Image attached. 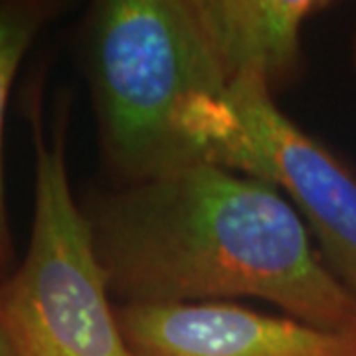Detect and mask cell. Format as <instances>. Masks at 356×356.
Returning a JSON list of instances; mask_svg holds the SVG:
<instances>
[{
  "label": "cell",
  "instance_id": "cell-1",
  "mask_svg": "<svg viewBox=\"0 0 356 356\" xmlns=\"http://www.w3.org/2000/svg\"><path fill=\"white\" fill-rule=\"evenodd\" d=\"M81 208L117 305L254 297L321 329H356V297L266 180L200 161Z\"/></svg>",
  "mask_w": 356,
  "mask_h": 356
},
{
  "label": "cell",
  "instance_id": "cell-2",
  "mask_svg": "<svg viewBox=\"0 0 356 356\" xmlns=\"http://www.w3.org/2000/svg\"><path fill=\"white\" fill-rule=\"evenodd\" d=\"M99 149L115 186L204 161L192 135L204 103L229 81L186 0H103L81 30Z\"/></svg>",
  "mask_w": 356,
  "mask_h": 356
},
{
  "label": "cell",
  "instance_id": "cell-3",
  "mask_svg": "<svg viewBox=\"0 0 356 356\" xmlns=\"http://www.w3.org/2000/svg\"><path fill=\"white\" fill-rule=\"evenodd\" d=\"M30 91L34 216L26 254L0 280V325L16 356H135L115 315L89 222L67 175L70 102L50 127Z\"/></svg>",
  "mask_w": 356,
  "mask_h": 356
},
{
  "label": "cell",
  "instance_id": "cell-4",
  "mask_svg": "<svg viewBox=\"0 0 356 356\" xmlns=\"http://www.w3.org/2000/svg\"><path fill=\"white\" fill-rule=\"evenodd\" d=\"M194 139L204 161L280 188L356 297V172L281 111L264 77L243 74L206 103Z\"/></svg>",
  "mask_w": 356,
  "mask_h": 356
},
{
  "label": "cell",
  "instance_id": "cell-5",
  "mask_svg": "<svg viewBox=\"0 0 356 356\" xmlns=\"http://www.w3.org/2000/svg\"><path fill=\"white\" fill-rule=\"evenodd\" d=\"M135 356H356V329L331 331L232 301L117 305Z\"/></svg>",
  "mask_w": 356,
  "mask_h": 356
},
{
  "label": "cell",
  "instance_id": "cell-6",
  "mask_svg": "<svg viewBox=\"0 0 356 356\" xmlns=\"http://www.w3.org/2000/svg\"><path fill=\"white\" fill-rule=\"evenodd\" d=\"M229 83L264 77L273 95L301 76L303 28L331 2L323 0H186Z\"/></svg>",
  "mask_w": 356,
  "mask_h": 356
},
{
  "label": "cell",
  "instance_id": "cell-7",
  "mask_svg": "<svg viewBox=\"0 0 356 356\" xmlns=\"http://www.w3.org/2000/svg\"><path fill=\"white\" fill-rule=\"evenodd\" d=\"M64 10V2L54 0H0V280L13 271L14 264L4 188V117L8 97L26 51Z\"/></svg>",
  "mask_w": 356,
  "mask_h": 356
},
{
  "label": "cell",
  "instance_id": "cell-8",
  "mask_svg": "<svg viewBox=\"0 0 356 356\" xmlns=\"http://www.w3.org/2000/svg\"><path fill=\"white\" fill-rule=\"evenodd\" d=\"M0 356H16L13 350V344H10L6 332L2 329V325H0Z\"/></svg>",
  "mask_w": 356,
  "mask_h": 356
},
{
  "label": "cell",
  "instance_id": "cell-9",
  "mask_svg": "<svg viewBox=\"0 0 356 356\" xmlns=\"http://www.w3.org/2000/svg\"><path fill=\"white\" fill-rule=\"evenodd\" d=\"M353 65H355V74H356V36H355V42H353Z\"/></svg>",
  "mask_w": 356,
  "mask_h": 356
}]
</instances>
